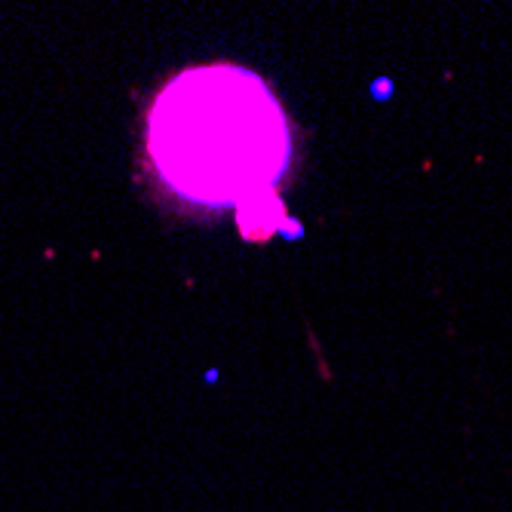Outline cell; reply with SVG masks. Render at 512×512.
<instances>
[{
  "label": "cell",
  "instance_id": "6da1fadb",
  "mask_svg": "<svg viewBox=\"0 0 512 512\" xmlns=\"http://www.w3.org/2000/svg\"><path fill=\"white\" fill-rule=\"evenodd\" d=\"M148 154L169 188L200 206L267 203L292 138L267 83L237 65H206L163 86L148 117Z\"/></svg>",
  "mask_w": 512,
  "mask_h": 512
}]
</instances>
